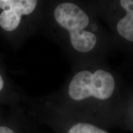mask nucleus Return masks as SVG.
<instances>
[{"label":"nucleus","mask_w":133,"mask_h":133,"mask_svg":"<svg viewBox=\"0 0 133 133\" xmlns=\"http://www.w3.org/2000/svg\"><path fill=\"white\" fill-rule=\"evenodd\" d=\"M4 79H3V77L1 76V75H0V91L3 89V88H4Z\"/></svg>","instance_id":"7"},{"label":"nucleus","mask_w":133,"mask_h":133,"mask_svg":"<svg viewBox=\"0 0 133 133\" xmlns=\"http://www.w3.org/2000/svg\"><path fill=\"white\" fill-rule=\"evenodd\" d=\"M36 0H0V26L7 31L16 30L21 24L22 16L31 14L36 9Z\"/></svg>","instance_id":"3"},{"label":"nucleus","mask_w":133,"mask_h":133,"mask_svg":"<svg viewBox=\"0 0 133 133\" xmlns=\"http://www.w3.org/2000/svg\"><path fill=\"white\" fill-rule=\"evenodd\" d=\"M114 76L106 70H82L71 78L67 88L68 95L73 101L80 102L89 98L107 101L115 93Z\"/></svg>","instance_id":"2"},{"label":"nucleus","mask_w":133,"mask_h":133,"mask_svg":"<svg viewBox=\"0 0 133 133\" xmlns=\"http://www.w3.org/2000/svg\"><path fill=\"white\" fill-rule=\"evenodd\" d=\"M119 5L122 11L116 23V31L121 39L133 49V0H121Z\"/></svg>","instance_id":"4"},{"label":"nucleus","mask_w":133,"mask_h":133,"mask_svg":"<svg viewBox=\"0 0 133 133\" xmlns=\"http://www.w3.org/2000/svg\"><path fill=\"white\" fill-rule=\"evenodd\" d=\"M67 133H109L93 124L77 123L70 128Z\"/></svg>","instance_id":"5"},{"label":"nucleus","mask_w":133,"mask_h":133,"mask_svg":"<svg viewBox=\"0 0 133 133\" xmlns=\"http://www.w3.org/2000/svg\"><path fill=\"white\" fill-rule=\"evenodd\" d=\"M54 17L58 25L67 33L75 51L85 54L95 49L97 36L90 30V17L80 6L68 1L60 3L55 8Z\"/></svg>","instance_id":"1"},{"label":"nucleus","mask_w":133,"mask_h":133,"mask_svg":"<svg viewBox=\"0 0 133 133\" xmlns=\"http://www.w3.org/2000/svg\"><path fill=\"white\" fill-rule=\"evenodd\" d=\"M0 133H16L12 129L6 127V126H1L0 127Z\"/></svg>","instance_id":"6"}]
</instances>
